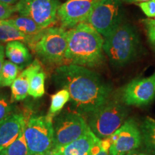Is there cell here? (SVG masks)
Segmentation results:
<instances>
[{
    "label": "cell",
    "instance_id": "obj_7",
    "mask_svg": "<svg viewBox=\"0 0 155 155\" xmlns=\"http://www.w3.org/2000/svg\"><path fill=\"white\" fill-rule=\"evenodd\" d=\"M53 129L54 144L52 150L65 146L80 138L90 127L84 116L68 110L60 113L54 118Z\"/></svg>",
    "mask_w": 155,
    "mask_h": 155
},
{
    "label": "cell",
    "instance_id": "obj_31",
    "mask_svg": "<svg viewBox=\"0 0 155 155\" xmlns=\"http://www.w3.org/2000/svg\"><path fill=\"white\" fill-rule=\"evenodd\" d=\"M19 0H0V2L4 4V5L7 6H11L13 7L17 3Z\"/></svg>",
    "mask_w": 155,
    "mask_h": 155
},
{
    "label": "cell",
    "instance_id": "obj_5",
    "mask_svg": "<svg viewBox=\"0 0 155 155\" xmlns=\"http://www.w3.org/2000/svg\"><path fill=\"white\" fill-rule=\"evenodd\" d=\"M67 45L68 31L63 27H51L45 30L32 50L42 63L58 67L65 61Z\"/></svg>",
    "mask_w": 155,
    "mask_h": 155
},
{
    "label": "cell",
    "instance_id": "obj_4",
    "mask_svg": "<svg viewBox=\"0 0 155 155\" xmlns=\"http://www.w3.org/2000/svg\"><path fill=\"white\" fill-rule=\"evenodd\" d=\"M127 106L121 100L110 98L87 116V124L98 139H108L127 120Z\"/></svg>",
    "mask_w": 155,
    "mask_h": 155
},
{
    "label": "cell",
    "instance_id": "obj_23",
    "mask_svg": "<svg viewBox=\"0 0 155 155\" xmlns=\"http://www.w3.org/2000/svg\"><path fill=\"white\" fill-rule=\"evenodd\" d=\"M24 129L25 126L17 138L9 146L4 149L0 152V155H29L28 145L24 135Z\"/></svg>",
    "mask_w": 155,
    "mask_h": 155
},
{
    "label": "cell",
    "instance_id": "obj_16",
    "mask_svg": "<svg viewBox=\"0 0 155 155\" xmlns=\"http://www.w3.org/2000/svg\"><path fill=\"white\" fill-rule=\"evenodd\" d=\"M40 35H27L21 31L17 30L14 26L8 24V22L7 24L0 27V42H7H7L12 41H19L28 45V47L31 50L34 47L35 44L38 41Z\"/></svg>",
    "mask_w": 155,
    "mask_h": 155
},
{
    "label": "cell",
    "instance_id": "obj_24",
    "mask_svg": "<svg viewBox=\"0 0 155 155\" xmlns=\"http://www.w3.org/2000/svg\"><path fill=\"white\" fill-rule=\"evenodd\" d=\"M12 106L7 97L4 95H0V121H3L6 118L12 114Z\"/></svg>",
    "mask_w": 155,
    "mask_h": 155
},
{
    "label": "cell",
    "instance_id": "obj_26",
    "mask_svg": "<svg viewBox=\"0 0 155 155\" xmlns=\"http://www.w3.org/2000/svg\"><path fill=\"white\" fill-rule=\"evenodd\" d=\"M110 146L111 143L109 139H101L98 144L95 147L92 155H110Z\"/></svg>",
    "mask_w": 155,
    "mask_h": 155
},
{
    "label": "cell",
    "instance_id": "obj_2",
    "mask_svg": "<svg viewBox=\"0 0 155 155\" xmlns=\"http://www.w3.org/2000/svg\"><path fill=\"white\" fill-rule=\"evenodd\" d=\"M104 38L86 22L80 23L68 31L65 60L68 64L86 68L100 66L104 62Z\"/></svg>",
    "mask_w": 155,
    "mask_h": 155
},
{
    "label": "cell",
    "instance_id": "obj_14",
    "mask_svg": "<svg viewBox=\"0 0 155 155\" xmlns=\"http://www.w3.org/2000/svg\"><path fill=\"white\" fill-rule=\"evenodd\" d=\"M26 119L22 114H12L0 121V152L17 138L25 124Z\"/></svg>",
    "mask_w": 155,
    "mask_h": 155
},
{
    "label": "cell",
    "instance_id": "obj_19",
    "mask_svg": "<svg viewBox=\"0 0 155 155\" xmlns=\"http://www.w3.org/2000/svg\"><path fill=\"white\" fill-rule=\"evenodd\" d=\"M142 144L149 152L155 155V120L147 116L140 127Z\"/></svg>",
    "mask_w": 155,
    "mask_h": 155
},
{
    "label": "cell",
    "instance_id": "obj_3",
    "mask_svg": "<svg viewBox=\"0 0 155 155\" xmlns=\"http://www.w3.org/2000/svg\"><path fill=\"white\" fill-rule=\"evenodd\" d=\"M140 40L131 24L122 22L104 39L103 50L111 65L121 68L131 63L138 53Z\"/></svg>",
    "mask_w": 155,
    "mask_h": 155
},
{
    "label": "cell",
    "instance_id": "obj_6",
    "mask_svg": "<svg viewBox=\"0 0 155 155\" xmlns=\"http://www.w3.org/2000/svg\"><path fill=\"white\" fill-rule=\"evenodd\" d=\"M24 135L29 155H46L53 148V119L48 115L32 116L25 123Z\"/></svg>",
    "mask_w": 155,
    "mask_h": 155
},
{
    "label": "cell",
    "instance_id": "obj_20",
    "mask_svg": "<svg viewBox=\"0 0 155 155\" xmlns=\"http://www.w3.org/2000/svg\"><path fill=\"white\" fill-rule=\"evenodd\" d=\"M45 73L42 71V66L37 68L32 72L30 79L29 95L35 98H40L45 94Z\"/></svg>",
    "mask_w": 155,
    "mask_h": 155
},
{
    "label": "cell",
    "instance_id": "obj_15",
    "mask_svg": "<svg viewBox=\"0 0 155 155\" xmlns=\"http://www.w3.org/2000/svg\"><path fill=\"white\" fill-rule=\"evenodd\" d=\"M41 65L38 60H35L19 74L11 86L12 102L20 101L25 99L29 95L30 79L32 73L37 68Z\"/></svg>",
    "mask_w": 155,
    "mask_h": 155
},
{
    "label": "cell",
    "instance_id": "obj_9",
    "mask_svg": "<svg viewBox=\"0 0 155 155\" xmlns=\"http://www.w3.org/2000/svg\"><path fill=\"white\" fill-rule=\"evenodd\" d=\"M61 5L59 0H19L14 7L19 15L32 19L45 29L57 21Z\"/></svg>",
    "mask_w": 155,
    "mask_h": 155
},
{
    "label": "cell",
    "instance_id": "obj_33",
    "mask_svg": "<svg viewBox=\"0 0 155 155\" xmlns=\"http://www.w3.org/2000/svg\"><path fill=\"white\" fill-rule=\"evenodd\" d=\"M6 24H7V19H6V20H2V19H0V27L2 26V25H5Z\"/></svg>",
    "mask_w": 155,
    "mask_h": 155
},
{
    "label": "cell",
    "instance_id": "obj_25",
    "mask_svg": "<svg viewBox=\"0 0 155 155\" xmlns=\"http://www.w3.org/2000/svg\"><path fill=\"white\" fill-rule=\"evenodd\" d=\"M146 30L149 41L155 48V19H144L141 20Z\"/></svg>",
    "mask_w": 155,
    "mask_h": 155
},
{
    "label": "cell",
    "instance_id": "obj_12",
    "mask_svg": "<svg viewBox=\"0 0 155 155\" xmlns=\"http://www.w3.org/2000/svg\"><path fill=\"white\" fill-rule=\"evenodd\" d=\"M100 0H67L60 6L58 19L64 28H73L86 22L93 9Z\"/></svg>",
    "mask_w": 155,
    "mask_h": 155
},
{
    "label": "cell",
    "instance_id": "obj_13",
    "mask_svg": "<svg viewBox=\"0 0 155 155\" xmlns=\"http://www.w3.org/2000/svg\"><path fill=\"white\" fill-rule=\"evenodd\" d=\"M100 140L90 129L80 138L65 146L53 149L46 155H92Z\"/></svg>",
    "mask_w": 155,
    "mask_h": 155
},
{
    "label": "cell",
    "instance_id": "obj_17",
    "mask_svg": "<svg viewBox=\"0 0 155 155\" xmlns=\"http://www.w3.org/2000/svg\"><path fill=\"white\" fill-rule=\"evenodd\" d=\"M5 55L9 61L17 65H25L32 59L28 46L19 41L7 42L5 47Z\"/></svg>",
    "mask_w": 155,
    "mask_h": 155
},
{
    "label": "cell",
    "instance_id": "obj_8",
    "mask_svg": "<svg viewBox=\"0 0 155 155\" xmlns=\"http://www.w3.org/2000/svg\"><path fill=\"white\" fill-rule=\"evenodd\" d=\"M121 0H100L93 9L86 23L106 38L123 22Z\"/></svg>",
    "mask_w": 155,
    "mask_h": 155
},
{
    "label": "cell",
    "instance_id": "obj_21",
    "mask_svg": "<svg viewBox=\"0 0 155 155\" xmlns=\"http://www.w3.org/2000/svg\"><path fill=\"white\" fill-rule=\"evenodd\" d=\"M70 101V94L66 89L61 88L51 96V102L48 110V116L54 119Z\"/></svg>",
    "mask_w": 155,
    "mask_h": 155
},
{
    "label": "cell",
    "instance_id": "obj_11",
    "mask_svg": "<svg viewBox=\"0 0 155 155\" xmlns=\"http://www.w3.org/2000/svg\"><path fill=\"white\" fill-rule=\"evenodd\" d=\"M154 98L155 72L149 77L133 79L121 91V101L127 106H146Z\"/></svg>",
    "mask_w": 155,
    "mask_h": 155
},
{
    "label": "cell",
    "instance_id": "obj_27",
    "mask_svg": "<svg viewBox=\"0 0 155 155\" xmlns=\"http://www.w3.org/2000/svg\"><path fill=\"white\" fill-rule=\"evenodd\" d=\"M139 7L147 17L150 18L155 17V0H148L139 3Z\"/></svg>",
    "mask_w": 155,
    "mask_h": 155
},
{
    "label": "cell",
    "instance_id": "obj_18",
    "mask_svg": "<svg viewBox=\"0 0 155 155\" xmlns=\"http://www.w3.org/2000/svg\"><path fill=\"white\" fill-rule=\"evenodd\" d=\"M8 24L12 25L23 33L30 36L40 35L45 29L41 28L34 20L28 17L21 16L7 19Z\"/></svg>",
    "mask_w": 155,
    "mask_h": 155
},
{
    "label": "cell",
    "instance_id": "obj_30",
    "mask_svg": "<svg viewBox=\"0 0 155 155\" xmlns=\"http://www.w3.org/2000/svg\"><path fill=\"white\" fill-rule=\"evenodd\" d=\"M126 155H151V154H148V153L145 152H143V151L138 150V149H137V150H132L131 151V152H128Z\"/></svg>",
    "mask_w": 155,
    "mask_h": 155
},
{
    "label": "cell",
    "instance_id": "obj_1",
    "mask_svg": "<svg viewBox=\"0 0 155 155\" xmlns=\"http://www.w3.org/2000/svg\"><path fill=\"white\" fill-rule=\"evenodd\" d=\"M59 88L70 94V110L82 116L96 111L111 98L112 86L101 75L88 68L65 64L55 70L52 75Z\"/></svg>",
    "mask_w": 155,
    "mask_h": 155
},
{
    "label": "cell",
    "instance_id": "obj_10",
    "mask_svg": "<svg viewBox=\"0 0 155 155\" xmlns=\"http://www.w3.org/2000/svg\"><path fill=\"white\" fill-rule=\"evenodd\" d=\"M108 139L111 143L110 155H126L142 144L140 127L133 118L126 120Z\"/></svg>",
    "mask_w": 155,
    "mask_h": 155
},
{
    "label": "cell",
    "instance_id": "obj_29",
    "mask_svg": "<svg viewBox=\"0 0 155 155\" xmlns=\"http://www.w3.org/2000/svg\"><path fill=\"white\" fill-rule=\"evenodd\" d=\"M5 48L4 46L0 43V76H1V72L4 62H5Z\"/></svg>",
    "mask_w": 155,
    "mask_h": 155
},
{
    "label": "cell",
    "instance_id": "obj_28",
    "mask_svg": "<svg viewBox=\"0 0 155 155\" xmlns=\"http://www.w3.org/2000/svg\"><path fill=\"white\" fill-rule=\"evenodd\" d=\"M15 12V7L7 6L0 2V19H8Z\"/></svg>",
    "mask_w": 155,
    "mask_h": 155
},
{
    "label": "cell",
    "instance_id": "obj_22",
    "mask_svg": "<svg viewBox=\"0 0 155 155\" xmlns=\"http://www.w3.org/2000/svg\"><path fill=\"white\" fill-rule=\"evenodd\" d=\"M20 68L9 61H5L0 76V86H11L19 75Z\"/></svg>",
    "mask_w": 155,
    "mask_h": 155
},
{
    "label": "cell",
    "instance_id": "obj_32",
    "mask_svg": "<svg viewBox=\"0 0 155 155\" xmlns=\"http://www.w3.org/2000/svg\"><path fill=\"white\" fill-rule=\"evenodd\" d=\"M121 1L126 3H141L143 2L148 1V0H121Z\"/></svg>",
    "mask_w": 155,
    "mask_h": 155
}]
</instances>
